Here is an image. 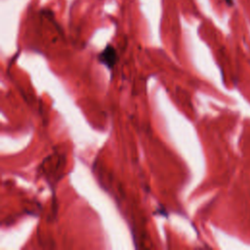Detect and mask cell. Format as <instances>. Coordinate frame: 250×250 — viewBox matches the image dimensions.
<instances>
[{
	"label": "cell",
	"mask_w": 250,
	"mask_h": 250,
	"mask_svg": "<svg viewBox=\"0 0 250 250\" xmlns=\"http://www.w3.org/2000/svg\"><path fill=\"white\" fill-rule=\"evenodd\" d=\"M227 3H229V5H231V0H226Z\"/></svg>",
	"instance_id": "obj_2"
},
{
	"label": "cell",
	"mask_w": 250,
	"mask_h": 250,
	"mask_svg": "<svg viewBox=\"0 0 250 250\" xmlns=\"http://www.w3.org/2000/svg\"><path fill=\"white\" fill-rule=\"evenodd\" d=\"M98 59H99V62L104 65H105L108 69L110 70L113 69L118 60L116 49L111 44H107L103 49V51L99 54Z\"/></svg>",
	"instance_id": "obj_1"
}]
</instances>
